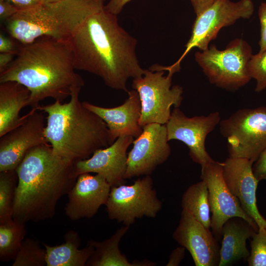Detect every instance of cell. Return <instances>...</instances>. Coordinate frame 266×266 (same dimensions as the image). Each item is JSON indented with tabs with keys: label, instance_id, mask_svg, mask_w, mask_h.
<instances>
[{
	"label": "cell",
	"instance_id": "16",
	"mask_svg": "<svg viewBox=\"0 0 266 266\" xmlns=\"http://www.w3.org/2000/svg\"><path fill=\"white\" fill-rule=\"evenodd\" d=\"M253 163L246 158L229 157L222 163L223 176L246 213L254 220L259 229L266 228V219L257 204L256 191L259 181L253 171Z\"/></svg>",
	"mask_w": 266,
	"mask_h": 266
},
{
	"label": "cell",
	"instance_id": "34",
	"mask_svg": "<svg viewBox=\"0 0 266 266\" xmlns=\"http://www.w3.org/2000/svg\"><path fill=\"white\" fill-rule=\"evenodd\" d=\"M185 248L183 246L174 249L171 253L166 266H178L185 257Z\"/></svg>",
	"mask_w": 266,
	"mask_h": 266
},
{
	"label": "cell",
	"instance_id": "13",
	"mask_svg": "<svg viewBox=\"0 0 266 266\" xmlns=\"http://www.w3.org/2000/svg\"><path fill=\"white\" fill-rule=\"evenodd\" d=\"M220 122V113L217 111L206 116L189 117L179 107H174L166 124L168 140L185 143L192 161L202 166L214 160L206 150L205 142L207 135Z\"/></svg>",
	"mask_w": 266,
	"mask_h": 266
},
{
	"label": "cell",
	"instance_id": "9",
	"mask_svg": "<svg viewBox=\"0 0 266 266\" xmlns=\"http://www.w3.org/2000/svg\"><path fill=\"white\" fill-rule=\"evenodd\" d=\"M153 186V179L148 175L130 185L111 187L106 205L108 218L130 226L136 219L156 217L162 203Z\"/></svg>",
	"mask_w": 266,
	"mask_h": 266
},
{
	"label": "cell",
	"instance_id": "14",
	"mask_svg": "<svg viewBox=\"0 0 266 266\" xmlns=\"http://www.w3.org/2000/svg\"><path fill=\"white\" fill-rule=\"evenodd\" d=\"M43 113L32 109L23 123L0 137V172L15 170L30 150L49 144Z\"/></svg>",
	"mask_w": 266,
	"mask_h": 266
},
{
	"label": "cell",
	"instance_id": "25",
	"mask_svg": "<svg viewBox=\"0 0 266 266\" xmlns=\"http://www.w3.org/2000/svg\"><path fill=\"white\" fill-rule=\"evenodd\" d=\"M25 224L13 219L0 224V260H14L26 234Z\"/></svg>",
	"mask_w": 266,
	"mask_h": 266
},
{
	"label": "cell",
	"instance_id": "29",
	"mask_svg": "<svg viewBox=\"0 0 266 266\" xmlns=\"http://www.w3.org/2000/svg\"><path fill=\"white\" fill-rule=\"evenodd\" d=\"M251 78L256 81L255 91L260 92L266 88V51L252 55L248 65Z\"/></svg>",
	"mask_w": 266,
	"mask_h": 266
},
{
	"label": "cell",
	"instance_id": "19",
	"mask_svg": "<svg viewBox=\"0 0 266 266\" xmlns=\"http://www.w3.org/2000/svg\"><path fill=\"white\" fill-rule=\"evenodd\" d=\"M128 98L123 104L114 107L100 106L87 101L82 102L87 108L98 115L106 123L112 144L121 136L137 137L143 129L139 124L141 105L137 92H128Z\"/></svg>",
	"mask_w": 266,
	"mask_h": 266
},
{
	"label": "cell",
	"instance_id": "1",
	"mask_svg": "<svg viewBox=\"0 0 266 266\" xmlns=\"http://www.w3.org/2000/svg\"><path fill=\"white\" fill-rule=\"evenodd\" d=\"M68 42L75 69L98 76L111 89L128 93V80L145 72L135 51L137 40L104 8L90 16Z\"/></svg>",
	"mask_w": 266,
	"mask_h": 266
},
{
	"label": "cell",
	"instance_id": "4",
	"mask_svg": "<svg viewBox=\"0 0 266 266\" xmlns=\"http://www.w3.org/2000/svg\"><path fill=\"white\" fill-rule=\"evenodd\" d=\"M81 89H73L68 102L55 100L38 107L47 114L45 135L53 152L74 162L111 144L106 123L80 101Z\"/></svg>",
	"mask_w": 266,
	"mask_h": 266
},
{
	"label": "cell",
	"instance_id": "24",
	"mask_svg": "<svg viewBox=\"0 0 266 266\" xmlns=\"http://www.w3.org/2000/svg\"><path fill=\"white\" fill-rule=\"evenodd\" d=\"M181 206L205 227L210 229L211 217L208 191L204 181L201 180L188 187L182 196Z\"/></svg>",
	"mask_w": 266,
	"mask_h": 266
},
{
	"label": "cell",
	"instance_id": "20",
	"mask_svg": "<svg viewBox=\"0 0 266 266\" xmlns=\"http://www.w3.org/2000/svg\"><path fill=\"white\" fill-rule=\"evenodd\" d=\"M258 231L241 218L228 220L222 228L218 266H228L241 260L247 261L250 252L246 247V240Z\"/></svg>",
	"mask_w": 266,
	"mask_h": 266
},
{
	"label": "cell",
	"instance_id": "11",
	"mask_svg": "<svg viewBox=\"0 0 266 266\" xmlns=\"http://www.w3.org/2000/svg\"><path fill=\"white\" fill-rule=\"evenodd\" d=\"M201 178L207 187L212 213L210 228L217 240L222 237L224 224L233 217L244 219L258 231L256 222L246 213L237 198L228 187L223 176L222 163L213 160L201 166Z\"/></svg>",
	"mask_w": 266,
	"mask_h": 266
},
{
	"label": "cell",
	"instance_id": "35",
	"mask_svg": "<svg viewBox=\"0 0 266 266\" xmlns=\"http://www.w3.org/2000/svg\"><path fill=\"white\" fill-rule=\"evenodd\" d=\"M131 0H110L104 5V9L108 12L118 15L122 10L124 6Z\"/></svg>",
	"mask_w": 266,
	"mask_h": 266
},
{
	"label": "cell",
	"instance_id": "21",
	"mask_svg": "<svg viewBox=\"0 0 266 266\" xmlns=\"http://www.w3.org/2000/svg\"><path fill=\"white\" fill-rule=\"evenodd\" d=\"M31 93L15 81L0 83V137L21 125L28 113L21 116V109L29 105Z\"/></svg>",
	"mask_w": 266,
	"mask_h": 266
},
{
	"label": "cell",
	"instance_id": "8",
	"mask_svg": "<svg viewBox=\"0 0 266 266\" xmlns=\"http://www.w3.org/2000/svg\"><path fill=\"white\" fill-rule=\"evenodd\" d=\"M219 125L228 142L229 157L254 163L266 148V107L239 109Z\"/></svg>",
	"mask_w": 266,
	"mask_h": 266
},
{
	"label": "cell",
	"instance_id": "10",
	"mask_svg": "<svg viewBox=\"0 0 266 266\" xmlns=\"http://www.w3.org/2000/svg\"><path fill=\"white\" fill-rule=\"evenodd\" d=\"M254 5L252 0H216L209 7L196 16L191 35L185 50L173 65L180 66L182 60L193 48L203 51L209 47L223 27L233 24L240 19H249L253 15Z\"/></svg>",
	"mask_w": 266,
	"mask_h": 266
},
{
	"label": "cell",
	"instance_id": "15",
	"mask_svg": "<svg viewBox=\"0 0 266 266\" xmlns=\"http://www.w3.org/2000/svg\"><path fill=\"white\" fill-rule=\"evenodd\" d=\"M172 237L189 252L196 266H218L220 248L218 240L210 229L186 209H182Z\"/></svg>",
	"mask_w": 266,
	"mask_h": 266
},
{
	"label": "cell",
	"instance_id": "30",
	"mask_svg": "<svg viewBox=\"0 0 266 266\" xmlns=\"http://www.w3.org/2000/svg\"><path fill=\"white\" fill-rule=\"evenodd\" d=\"M258 16L261 27L259 53L266 51V2L261 3L258 9Z\"/></svg>",
	"mask_w": 266,
	"mask_h": 266
},
{
	"label": "cell",
	"instance_id": "26",
	"mask_svg": "<svg viewBox=\"0 0 266 266\" xmlns=\"http://www.w3.org/2000/svg\"><path fill=\"white\" fill-rule=\"evenodd\" d=\"M17 182L16 169L0 172V224L13 220Z\"/></svg>",
	"mask_w": 266,
	"mask_h": 266
},
{
	"label": "cell",
	"instance_id": "39",
	"mask_svg": "<svg viewBox=\"0 0 266 266\" xmlns=\"http://www.w3.org/2000/svg\"><path fill=\"white\" fill-rule=\"evenodd\" d=\"M60 0H40L41 3H46L56 2Z\"/></svg>",
	"mask_w": 266,
	"mask_h": 266
},
{
	"label": "cell",
	"instance_id": "40",
	"mask_svg": "<svg viewBox=\"0 0 266 266\" xmlns=\"http://www.w3.org/2000/svg\"></svg>",
	"mask_w": 266,
	"mask_h": 266
},
{
	"label": "cell",
	"instance_id": "12",
	"mask_svg": "<svg viewBox=\"0 0 266 266\" xmlns=\"http://www.w3.org/2000/svg\"><path fill=\"white\" fill-rule=\"evenodd\" d=\"M142 129L128 154L125 179L150 175L157 166L166 162L170 155L166 125L151 123Z\"/></svg>",
	"mask_w": 266,
	"mask_h": 266
},
{
	"label": "cell",
	"instance_id": "27",
	"mask_svg": "<svg viewBox=\"0 0 266 266\" xmlns=\"http://www.w3.org/2000/svg\"><path fill=\"white\" fill-rule=\"evenodd\" d=\"M46 250L41 247L38 240L31 238H25L12 266H46Z\"/></svg>",
	"mask_w": 266,
	"mask_h": 266
},
{
	"label": "cell",
	"instance_id": "7",
	"mask_svg": "<svg viewBox=\"0 0 266 266\" xmlns=\"http://www.w3.org/2000/svg\"><path fill=\"white\" fill-rule=\"evenodd\" d=\"M252 55L248 43L236 38L224 50L211 44L204 50L196 52L195 59L211 84L227 90L235 91L251 79L248 65Z\"/></svg>",
	"mask_w": 266,
	"mask_h": 266
},
{
	"label": "cell",
	"instance_id": "38",
	"mask_svg": "<svg viewBox=\"0 0 266 266\" xmlns=\"http://www.w3.org/2000/svg\"><path fill=\"white\" fill-rule=\"evenodd\" d=\"M16 55L12 53H0V72L3 71L13 60Z\"/></svg>",
	"mask_w": 266,
	"mask_h": 266
},
{
	"label": "cell",
	"instance_id": "22",
	"mask_svg": "<svg viewBox=\"0 0 266 266\" xmlns=\"http://www.w3.org/2000/svg\"><path fill=\"white\" fill-rule=\"evenodd\" d=\"M65 242L60 245L50 246L44 243L46 266H85L94 252L93 245L79 249L81 239L78 233L70 230L64 235Z\"/></svg>",
	"mask_w": 266,
	"mask_h": 266
},
{
	"label": "cell",
	"instance_id": "17",
	"mask_svg": "<svg viewBox=\"0 0 266 266\" xmlns=\"http://www.w3.org/2000/svg\"><path fill=\"white\" fill-rule=\"evenodd\" d=\"M111 186L100 174L84 173L77 176L67 193L64 208L66 215L72 221L93 217L102 205H106Z\"/></svg>",
	"mask_w": 266,
	"mask_h": 266
},
{
	"label": "cell",
	"instance_id": "6",
	"mask_svg": "<svg viewBox=\"0 0 266 266\" xmlns=\"http://www.w3.org/2000/svg\"><path fill=\"white\" fill-rule=\"evenodd\" d=\"M180 66L152 65L143 75L133 79L132 87L138 93L141 105L140 125L151 123L166 125L169 120L171 107H179L183 100V88L171 87L172 76Z\"/></svg>",
	"mask_w": 266,
	"mask_h": 266
},
{
	"label": "cell",
	"instance_id": "33",
	"mask_svg": "<svg viewBox=\"0 0 266 266\" xmlns=\"http://www.w3.org/2000/svg\"><path fill=\"white\" fill-rule=\"evenodd\" d=\"M19 9L6 0H0V18L6 20L17 13Z\"/></svg>",
	"mask_w": 266,
	"mask_h": 266
},
{
	"label": "cell",
	"instance_id": "28",
	"mask_svg": "<svg viewBox=\"0 0 266 266\" xmlns=\"http://www.w3.org/2000/svg\"><path fill=\"white\" fill-rule=\"evenodd\" d=\"M249 266H266V228L259 229L252 237Z\"/></svg>",
	"mask_w": 266,
	"mask_h": 266
},
{
	"label": "cell",
	"instance_id": "32",
	"mask_svg": "<svg viewBox=\"0 0 266 266\" xmlns=\"http://www.w3.org/2000/svg\"><path fill=\"white\" fill-rule=\"evenodd\" d=\"M17 41L10 37H6L1 33L0 34V53H12L17 54L19 44Z\"/></svg>",
	"mask_w": 266,
	"mask_h": 266
},
{
	"label": "cell",
	"instance_id": "2",
	"mask_svg": "<svg viewBox=\"0 0 266 266\" xmlns=\"http://www.w3.org/2000/svg\"><path fill=\"white\" fill-rule=\"evenodd\" d=\"M6 81L17 82L30 91L32 109H38L46 98L62 102L85 84L75 71L68 41L49 37L20 43L16 57L0 72V83Z\"/></svg>",
	"mask_w": 266,
	"mask_h": 266
},
{
	"label": "cell",
	"instance_id": "3",
	"mask_svg": "<svg viewBox=\"0 0 266 266\" xmlns=\"http://www.w3.org/2000/svg\"><path fill=\"white\" fill-rule=\"evenodd\" d=\"M75 163L54 153L50 144L30 150L16 169L13 219L25 224L52 218L76 182Z\"/></svg>",
	"mask_w": 266,
	"mask_h": 266
},
{
	"label": "cell",
	"instance_id": "31",
	"mask_svg": "<svg viewBox=\"0 0 266 266\" xmlns=\"http://www.w3.org/2000/svg\"><path fill=\"white\" fill-rule=\"evenodd\" d=\"M255 162L252 166L255 176L259 181L266 180V148Z\"/></svg>",
	"mask_w": 266,
	"mask_h": 266
},
{
	"label": "cell",
	"instance_id": "5",
	"mask_svg": "<svg viewBox=\"0 0 266 266\" xmlns=\"http://www.w3.org/2000/svg\"><path fill=\"white\" fill-rule=\"evenodd\" d=\"M105 0H60L20 10L5 20L10 36L22 44L42 37L68 41L84 21L104 8Z\"/></svg>",
	"mask_w": 266,
	"mask_h": 266
},
{
	"label": "cell",
	"instance_id": "36",
	"mask_svg": "<svg viewBox=\"0 0 266 266\" xmlns=\"http://www.w3.org/2000/svg\"><path fill=\"white\" fill-rule=\"evenodd\" d=\"M216 0H190L196 16L209 7Z\"/></svg>",
	"mask_w": 266,
	"mask_h": 266
},
{
	"label": "cell",
	"instance_id": "18",
	"mask_svg": "<svg viewBox=\"0 0 266 266\" xmlns=\"http://www.w3.org/2000/svg\"><path fill=\"white\" fill-rule=\"evenodd\" d=\"M133 140L131 136H121L108 147L96 150L91 157L75 162L76 175L95 173L104 178L111 187L123 184L127 168V151Z\"/></svg>",
	"mask_w": 266,
	"mask_h": 266
},
{
	"label": "cell",
	"instance_id": "37",
	"mask_svg": "<svg viewBox=\"0 0 266 266\" xmlns=\"http://www.w3.org/2000/svg\"><path fill=\"white\" fill-rule=\"evenodd\" d=\"M13 3L19 9L23 10L35 6L41 3L40 0H6Z\"/></svg>",
	"mask_w": 266,
	"mask_h": 266
},
{
	"label": "cell",
	"instance_id": "23",
	"mask_svg": "<svg viewBox=\"0 0 266 266\" xmlns=\"http://www.w3.org/2000/svg\"><path fill=\"white\" fill-rule=\"evenodd\" d=\"M129 227L124 226L118 229L109 238L102 241L90 240L88 243L94 250L87 261V266H152L156 263L147 261L130 262L119 248V244L127 233Z\"/></svg>",
	"mask_w": 266,
	"mask_h": 266
}]
</instances>
